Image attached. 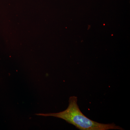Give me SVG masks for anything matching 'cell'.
<instances>
[{
    "label": "cell",
    "mask_w": 130,
    "mask_h": 130,
    "mask_svg": "<svg viewBox=\"0 0 130 130\" xmlns=\"http://www.w3.org/2000/svg\"><path fill=\"white\" fill-rule=\"evenodd\" d=\"M44 116H53L64 120L81 130H108L124 129L114 123L102 124L98 123L88 118L81 112L77 104V97L71 96L69 105L66 109L56 113L36 114Z\"/></svg>",
    "instance_id": "cell-1"
}]
</instances>
